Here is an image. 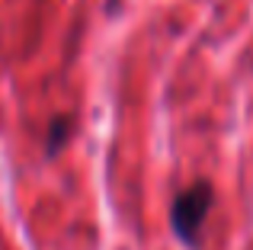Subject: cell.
<instances>
[{"instance_id": "obj_1", "label": "cell", "mask_w": 253, "mask_h": 250, "mask_svg": "<svg viewBox=\"0 0 253 250\" xmlns=\"http://www.w3.org/2000/svg\"><path fill=\"white\" fill-rule=\"evenodd\" d=\"M211 202H215V189H211V183H205V180L192 183L189 189H183V193L173 199L170 228L186 247L199 244V234H202V225H205V218H209V212H211Z\"/></svg>"}, {"instance_id": "obj_2", "label": "cell", "mask_w": 253, "mask_h": 250, "mask_svg": "<svg viewBox=\"0 0 253 250\" xmlns=\"http://www.w3.org/2000/svg\"><path fill=\"white\" fill-rule=\"evenodd\" d=\"M68 135H71V119H68V116H61V119L51 122V128H48V154H55V151L64 144Z\"/></svg>"}]
</instances>
